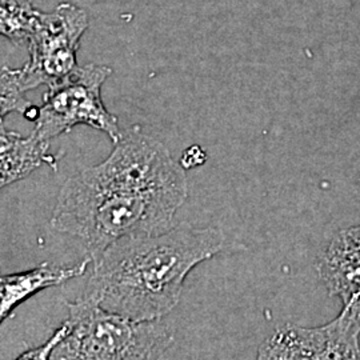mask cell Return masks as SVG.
Masks as SVG:
<instances>
[{
  "label": "cell",
  "mask_w": 360,
  "mask_h": 360,
  "mask_svg": "<svg viewBox=\"0 0 360 360\" xmlns=\"http://www.w3.org/2000/svg\"><path fill=\"white\" fill-rule=\"evenodd\" d=\"M92 263L90 257H84L72 267H59L43 263L31 270L0 275V324L20 303L40 291L65 283L82 276Z\"/></svg>",
  "instance_id": "obj_8"
},
{
  "label": "cell",
  "mask_w": 360,
  "mask_h": 360,
  "mask_svg": "<svg viewBox=\"0 0 360 360\" xmlns=\"http://www.w3.org/2000/svg\"><path fill=\"white\" fill-rule=\"evenodd\" d=\"M112 70L107 65H79L63 82L49 87L32 134L43 142L84 124L104 132L114 144L123 136L117 117L102 101V86Z\"/></svg>",
  "instance_id": "obj_4"
},
{
  "label": "cell",
  "mask_w": 360,
  "mask_h": 360,
  "mask_svg": "<svg viewBox=\"0 0 360 360\" xmlns=\"http://www.w3.org/2000/svg\"><path fill=\"white\" fill-rule=\"evenodd\" d=\"M187 195L184 168L167 147L142 132H129L104 162L62 186L51 226L77 238L94 260L122 238L172 229Z\"/></svg>",
  "instance_id": "obj_1"
},
{
  "label": "cell",
  "mask_w": 360,
  "mask_h": 360,
  "mask_svg": "<svg viewBox=\"0 0 360 360\" xmlns=\"http://www.w3.org/2000/svg\"><path fill=\"white\" fill-rule=\"evenodd\" d=\"M39 15L32 0H0V35L15 43L28 41Z\"/></svg>",
  "instance_id": "obj_11"
},
{
  "label": "cell",
  "mask_w": 360,
  "mask_h": 360,
  "mask_svg": "<svg viewBox=\"0 0 360 360\" xmlns=\"http://www.w3.org/2000/svg\"><path fill=\"white\" fill-rule=\"evenodd\" d=\"M26 83L22 68L3 67L0 70V129L3 120L11 112L23 114L28 120L38 119L39 108L27 99Z\"/></svg>",
  "instance_id": "obj_10"
},
{
  "label": "cell",
  "mask_w": 360,
  "mask_h": 360,
  "mask_svg": "<svg viewBox=\"0 0 360 360\" xmlns=\"http://www.w3.org/2000/svg\"><path fill=\"white\" fill-rule=\"evenodd\" d=\"M255 360H288L287 342L282 327L260 346Z\"/></svg>",
  "instance_id": "obj_12"
},
{
  "label": "cell",
  "mask_w": 360,
  "mask_h": 360,
  "mask_svg": "<svg viewBox=\"0 0 360 360\" xmlns=\"http://www.w3.org/2000/svg\"><path fill=\"white\" fill-rule=\"evenodd\" d=\"M282 328L288 360H360V304L343 306L335 321L321 327Z\"/></svg>",
  "instance_id": "obj_6"
},
{
  "label": "cell",
  "mask_w": 360,
  "mask_h": 360,
  "mask_svg": "<svg viewBox=\"0 0 360 360\" xmlns=\"http://www.w3.org/2000/svg\"><path fill=\"white\" fill-rule=\"evenodd\" d=\"M68 333V323L65 321L55 333L51 338L43 343L39 347L27 349L22 355H19L15 360H51L52 352L58 343L65 338V334Z\"/></svg>",
  "instance_id": "obj_13"
},
{
  "label": "cell",
  "mask_w": 360,
  "mask_h": 360,
  "mask_svg": "<svg viewBox=\"0 0 360 360\" xmlns=\"http://www.w3.org/2000/svg\"><path fill=\"white\" fill-rule=\"evenodd\" d=\"M68 333L51 360H163L174 333L162 319L135 322L86 297L67 302Z\"/></svg>",
  "instance_id": "obj_3"
},
{
  "label": "cell",
  "mask_w": 360,
  "mask_h": 360,
  "mask_svg": "<svg viewBox=\"0 0 360 360\" xmlns=\"http://www.w3.org/2000/svg\"><path fill=\"white\" fill-rule=\"evenodd\" d=\"M50 142H43L34 134L23 138L16 132L0 129V190L25 179L44 163L53 166L49 154Z\"/></svg>",
  "instance_id": "obj_9"
},
{
  "label": "cell",
  "mask_w": 360,
  "mask_h": 360,
  "mask_svg": "<svg viewBox=\"0 0 360 360\" xmlns=\"http://www.w3.org/2000/svg\"><path fill=\"white\" fill-rule=\"evenodd\" d=\"M318 274L343 306L360 304V226L339 232L318 262Z\"/></svg>",
  "instance_id": "obj_7"
},
{
  "label": "cell",
  "mask_w": 360,
  "mask_h": 360,
  "mask_svg": "<svg viewBox=\"0 0 360 360\" xmlns=\"http://www.w3.org/2000/svg\"><path fill=\"white\" fill-rule=\"evenodd\" d=\"M224 242L221 230L188 223L122 238L92 260L83 297L135 322L159 321L179 303L188 274L218 255Z\"/></svg>",
  "instance_id": "obj_2"
},
{
  "label": "cell",
  "mask_w": 360,
  "mask_h": 360,
  "mask_svg": "<svg viewBox=\"0 0 360 360\" xmlns=\"http://www.w3.org/2000/svg\"><path fill=\"white\" fill-rule=\"evenodd\" d=\"M87 27L86 11L71 3L59 4L50 13H40L28 39L30 60L22 67L27 90L40 84L52 87L77 70V49Z\"/></svg>",
  "instance_id": "obj_5"
}]
</instances>
